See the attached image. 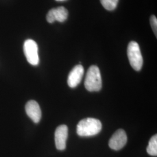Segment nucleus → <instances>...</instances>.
Returning <instances> with one entry per match:
<instances>
[{"mask_svg": "<svg viewBox=\"0 0 157 157\" xmlns=\"http://www.w3.org/2000/svg\"><path fill=\"white\" fill-rule=\"evenodd\" d=\"M84 68L82 65H78L73 67L69 74L67 84L71 88H75L78 85L83 76Z\"/></svg>", "mask_w": 157, "mask_h": 157, "instance_id": "8", "label": "nucleus"}, {"mask_svg": "<svg viewBox=\"0 0 157 157\" xmlns=\"http://www.w3.org/2000/svg\"><path fill=\"white\" fill-rule=\"evenodd\" d=\"M68 12L63 6H59L56 8L51 9L47 15V21L50 23L55 21L63 22L67 19Z\"/></svg>", "mask_w": 157, "mask_h": 157, "instance_id": "6", "label": "nucleus"}, {"mask_svg": "<svg viewBox=\"0 0 157 157\" xmlns=\"http://www.w3.org/2000/svg\"><path fill=\"white\" fill-rule=\"evenodd\" d=\"M23 50L28 62L32 65L36 66L39 63L38 45L33 40H26L23 45Z\"/></svg>", "mask_w": 157, "mask_h": 157, "instance_id": "4", "label": "nucleus"}, {"mask_svg": "<svg viewBox=\"0 0 157 157\" xmlns=\"http://www.w3.org/2000/svg\"><path fill=\"white\" fill-rule=\"evenodd\" d=\"M127 52L131 67L136 71H140L143 59L138 43L134 41H130L128 47Z\"/></svg>", "mask_w": 157, "mask_h": 157, "instance_id": "3", "label": "nucleus"}, {"mask_svg": "<svg viewBox=\"0 0 157 157\" xmlns=\"http://www.w3.org/2000/svg\"><path fill=\"white\" fill-rule=\"evenodd\" d=\"M119 0H100L103 7L108 11L114 10L118 5Z\"/></svg>", "mask_w": 157, "mask_h": 157, "instance_id": "11", "label": "nucleus"}, {"mask_svg": "<svg viewBox=\"0 0 157 157\" xmlns=\"http://www.w3.org/2000/svg\"><path fill=\"white\" fill-rule=\"evenodd\" d=\"M127 140L128 137L125 131L123 129H119L115 132L110 139L109 146L112 150L118 151L126 145Z\"/></svg>", "mask_w": 157, "mask_h": 157, "instance_id": "5", "label": "nucleus"}, {"mask_svg": "<svg viewBox=\"0 0 157 157\" xmlns=\"http://www.w3.org/2000/svg\"><path fill=\"white\" fill-rule=\"evenodd\" d=\"M56 1H65V0H56Z\"/></svg>", "mask_w": 157, "mask_h": 157, "instance_id": "13", "label": "nucleus"}, {"mask_svg": "<svg viewBox=\"0 0 157 157\" xmlns=\"http://www.w3.org/2000/svg\"><path fill=\"white\" fill-rule=\"evenodd\" d=\"M25 110L29 117L34 123H39L41 118V111L39 104L36 101H28L25 106Z\"/></svg>", "mask_w": 157, "mask_h": 157, "instance_id": "9", "label": "nucleus"}, {"mask_svg": "<svg viewBox=\"0 0 157 157\" xmlns=\"http://www.w3.org/2000/svg\"><path fill=\"white\" fill-rule=\"evenodd\" d=\"M150 24L154 33L157 36V19L155 15H152L150 17Z\"/></svg>", "mask_w": 157, "mask_h": 157, "instance_id": "12", "label": "nucleus"}, {"mask_svg": "<svg viewBox=\"0 0 157 157\" xmlns=\"http://www.w3.org/2000/svg\"><path fill=\"white\" fill-rule=\"evenodd\" d=\"M102 129L100 121L87 118L81 120L77 125V134L81 137H90L98 134Z\"/></svg>", "mask_w": 157, "mask_h": 157, "instance_id": "1", "label": "nucleus"}, {"mask_svg": "<svg viewBox=\"0 0 157 157\" xmlns=\"http://www.w3.org/2000/svg\"><path fill=\"white\" fill-rule=\"evenodd\" d=\"M147 153L152 156L157 155V135H154L148 143L147 148Z\"/></svg>", "mask_w": 157, "mask_h": 157, "instance_id": "10", "label": "nucleus"}, {"mask_svg": "<svg viewBox=\"0 0 157 157\" xmlns=\"http://www.w3.org/2000/svg\"><path fill=\"white\" fill-rule=\"evenodd\" d=\"M67 126L62 124L59 126L55 132V143L56 148L59 150H63L66 148L68 135Z\"/></svg>", "mask_w": 157, "mask_h": 157, "instance_id": "7", "label": "nucleus"}, {"mask_svg": "<svg viewBox=\"0 0 157 157\" xmlns=\"http://www.w3.org/2000/svg\"><path fill=\"white\" fill-rule=\"evenodd\" d=\"M84 86L89 91H98L102 87V79L99 68L95 65H91L88 69L85 81Z\"/></svg>", "mask_w": 157, "mask_h": 157, "instance_id": "2", "label": "nucleus"}]
</instances>
